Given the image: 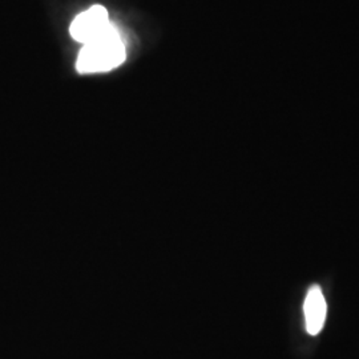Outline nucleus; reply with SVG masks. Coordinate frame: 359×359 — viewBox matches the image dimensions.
<instances>
[{
    "instance_id": "1",
    "label": "nucleus",
    "mask_w": 359,
    "mask_h": 359,
    "mask_svg": "<svg viewBox=\"0 0 359 359\" xmlns=\"http://www.w3.org/2000/svg\"><path fill=\"white\" fill-rule=\"evenodd\" d=\"M124 60L126 46L112 25L102 36L84 44L77 57L76 68L80 74L107 72L123 65Z\"/></svg>"
},
{
    "instance_id": "2",
    "label": "nucleus",
    "mask_w": 359,
    "mask_h": 359,
    "mask_svg": "<svg viewBox=\"0 0 359 359\" xmlns=\"http://www.w3.org/2000/svg\"><path fill=\"white\" fill-rule=\"evenodd\" d=\"M112 26L108 19V13L103 6H93L90 10L77 15L69 27L71 36L76 41L87 44L102 36Z\"/></svg>"
},
{
    "instance_id": "3",
    "label": "nucleus",
    "mask_w": 359,
    "mask_h": 359,
    "mask_svg": "<svg viewBox=\"0 0 359 359\" xmlns=\"http://www.w3.org/2000/svg\"><path fill=\"white\" fill-rule=\"evenodd\" d=\"M304 314L306 330L311 335H317L322 330L326 320V301L320 286H311L304 304Z\"/></svg>"
}]
</instances>
